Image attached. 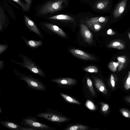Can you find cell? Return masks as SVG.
I'll return each instance as SVG.
<instances>
[{"mask_svg": "<svg viewBox=\"0 0 130 130\" xmlns=\"http://www.w3.org/2000/svg\"><path fill=\"white\" fill-rule=\"evenodd\" d=\"M0 123L3 126L12 130H24V126H22L15 122L10 121H2Z\"/></svg>", "mask_w": 130, "mask_h": 130, "instance_id": "cell-11", "label": "cell"}, {"mask_svg": "<svg viewBox=\"0 0 130 130\" xmlns=\"http://www.w3.org/2000/svg\"><path fill=\"white\" fill-rule=\"evenodd\" d=\"M125 99L127 101L130 103V96H126L125 98Z\"/></svg>", "mask_w": 130, "mask_h": 130, "instance_id": "cell-37", "label": "cell"}, {"mask_svg": "<svg viewBox=\"0 0 130 130\" xmlns=\"http://www.w3.org/2000/svg\"><path fill=\"white\" fill-rule=\"evenodd\" d=\"M50 81L61 85H73L76 83L75 79L69 78H56L52 79Z\"/></svg>", "mask_w": 130, "mask_h": 130, "instance_id": "cell-12", "label": "cell"}, {"mask_svg": "<svg viewBox=\"0 0 130 130\" xmlns=\"http://www.w3.org/2000/svg\"><path fill=\"white\" fill-rule=\"evenodd\" d=\"M86 106L89 109L91 110H95L96 107L94 103L91 101L87 100L85 104Z\"/></svg>", "mask_w": 130, "mask_h": 130, "instance_id": "cell-27", "label": "cell"}, {"mask_svg": "<svg viewBox=\"0 0 130 130\" xmlns=\"http://www.w3.org/2000/svg\"><path fill=\"white\" fill-rule=\"evenodd\" d=\"M81 34L85 41L91 44L93 41V35L88 27L83 24L80 25Z\"/></svg>", "mask_w": 130, "mask_h": 130, "instance_id": "cell-9", "label": "cell"}, {"mask_svg": "<svg viewBox=\"0 0 130 130\" xmlns=\"http://www.w3.org/2000/svg\"><path fill=\"white\" fill-rule=\"evenodd\" d=\"M16 2L23 9V10L26 11H28L29 10L26 4H24L20 0H12Z\"/></svg>", "mask_w": 130, "mask_h": 130, "instance_id": "cell-28", "label": "cell"}, {"mask_svg": "<svg viewBox=\"0 0 130 130\" xmlns=\"http://www.w3.org/2000/svg\"><path fill=\"white\" fill-rule=\"evenodd\" d=\"M101 110L104 113L106 112L109 108V105L103 102L101 103Z\"/></svg>", "mask_w": 130, "mask_h": 130, "instance_id": "cell-31", "label": "cell"}, {"mask_svg": "<svg viewBox=\"0 0 130 130\" xmlns=\"http://www.w3.org/2000/svg\"><path fill=\"white\" fill-rule=\"evenodd\" d=\"M8 25L7 17L3 9L1 6L0 8V30L3 31Z\"/></svg>", "mask_w": 130, "mask_h": 130, "instance_id": "cell-14", "label": "cell"}, {"mask_svg": "<svg viewBox=\"0 0 130 130\" xmlns=\"http://www.w3.org/2000/svg\"><path fill=\"white\" fill-rule=\"evenodd\" d=\"M18 56L22 59V62H18L13 59L11 60V61L22 68L27 69L32 73L43 77H45V74L43 70L30 58L21 54H19Z\"/></svg>", "mask_w": 130, "mask_h": 130, "instance_id": "cell-2", "label": "cell"}, {"mask_svg": "<svg viewBox=\"0 0 130 130\" xmlns=\"http://www.w3.org/2000/svg\"><path fill=\"white\" fill-rule=\"evenodd\" d=\"M106 18L103 17L93 18L87 21V22L93 23H103L106 21Z\"/></svg>", "mask_w": 130, "mask_h": 130, "instance_id": "cell-24", "label": "cell"}, {"mask_svg": "<svg viewBox=\"0 0 130 130\" xmlns=\"http://www.w3.org/2000/svg\"><path fill=\"white\" fill-rule=\"evenodd\" d=\"M92 77L94 80V84L98 90L105 94H106L107 93V90L103 80L96 77L93 76Z\"/></svg>", "mask_w": 130, "mask_h": 130, "instance_id": "cell-13", "label": "cell"}, {"mask_svg": "<svg viewBox=\"0 0 130 130\" xmlns=\"http://www.w3.org/2000/svg\"><path fill=\"white\" fill-rule=\"evenodd\" d=\"M36 116L53 122H62L68 120L66 118L61 116L53 110L50 108L47 109L44 112L38 113Z\"/></svg>", "mask_w": 130, "mask_h": 130, "instance_id": "cell-5", "label": "cell"}, {"mask_svg": "<svg viewBox=\"0 0 130 130\" xmlns=\"http://www.w3.org/2000/svg\"><path fill=\"white\" fill-rule=\"evenodd\" d=\"M65 0H49L42 4L38 11L39 15L43 16L61 10Z\"/></svg>", "mask_w": 130, "mask_h": 130, "instance_id": "cell-3", "label": "cell"}, {"mask_svg": "<svg viewBox=\"0 0 130 130\" xmlns=\"http://www.w3.org/2000/svg\"><path fill=\"white\" fill-rule=\"evenodd\" d=\"M90 28L94 31H99L101 28V25L99 23H93L87 22Z\"/></svg>", "mask_w": 130, "mask_h": 130, "instance_id": "cell-19", "label": "cell"}, {"mask_svg": "<svg viewBox=\"0 0 130 130\" xmlns=\"http://www.w3.org/2000/svg\"><path fill=\"white\" fill-rule=\"evenodd\" d=\"M21 38L26 44L31 48H36L43 45V43L41 40L39 41L28 40L23 36H21Z\"/></svg>", "mask_w": 130, "mask_h": 130, "instance_id": "cell-16", "label": "cell"}, {"mask_svg": "<svg viewBox=\"0 0 130 130\" xmlns=\"http://www.w3.org/2000/svg\"><path fill=\"white\" fill-rule=\"evenodd\" d=\"M69 51L75 56L82 59L94 60L96 59L93 56L78 49L71 48L69 50Z\"/></svg>", "mask_w": 130, "mask_h": 130, "instance_id": "cell-8", "label": "cell"}, {"mask_svg": "<svg viewBox=\"0 0 130 130\" xmlns=\"http://www.w3.org/2000/svg\"><path fill=\"white\" fill-rule=\"evenodd\" d=\"M88 127L85 126L78 125L72 126L69 127L66 130H85L88 129Z\"/></svg>", "mask_w": 130, "mask_h": 130, "instance_id": "cell-22", "label": "cell"}, {"mask_svg": "<svg viewBox=\"0 0 130 130\" xmlns=\"http://www.w3.org/2000/svg\"><path fill=\"white\" fill-rule=\"evenodd\" d=\"M86 82L87 87L89 91L92 95L94 96L95 95V93L93 88L92 82L90 78L88 77H87Z\"/></svg>", "mask_w": 130, "mask_h": 130, "instance_id": "cell-23", "label": "cell"}, {"mask_svg": "<svg viewBox=\"0 0 130 130\" xmlns=\"http://www.w3.org/2000/svg\"><path fill=\"white\" fill-rule=\"evenodd\" d=\"M124 87L126 90H128L130 88V71L128 72V75L126 80L125 83Z\"/></svg>", "mask_w": 130, "mask_h": 130, "instance_id": "cell-30", "label": "cell"}, {"mask_svg": "<svg viewBox=\"0 0 130 130\" xmlns=\"http://www.w3.org/2000/svg\"><path fill=\"white\" fill-rule=\"evenodd\" d=\"M4 61L3 60H1L0 61V69L1 70H2L4 67Z\"/></svg>", "mask_w": 130, "mask_h": 130, "instance_id": "cell-36", "label": "cell"}, {"mask_svg": "<svg viewBox=\"0 0 130 130\" xmlns=\"http://www.w3.org/2000/svg\"><path fill=\"white\" fill-rule=\"evenodd\" d=\"M120 112L124 117L130 119V111L128 110L122 108L120 110Z\"/></svg>", "mask_w": 130, "mask_h": 130, "instance_id": "cell-29", "label": "cell"}, {"mask_svg": "<svg viewBox=\"0 0 130 130\" xmlns=\"http://www.w3.org/2000/svg\"><path fill=\"white\" fill-rule=\"evenodd\" d=\"M20 124L23 126L31 128L34 130H52V127L39 121L35 117L28 116L23 118Z\"/></svg>", "mask_w": 130, "mask_h": 130, "instance_id": "cell-4", "label": "cell"}, {"mask_svg": "<svg viewBox=\"0 0 130 130\" xmlns=\"http://www.w3.org/2000/svg\"><path fill=\"white\" fill-rule=\"evenodd\" d=\"M128 36L129 37V39H130V33L129 32H128Z\"/></svg>", "mask_w": 130, "mask_h": 130, "instance_id": "cell-38", "label": "cell"}, {"mask_svg": "<svg viewBox=\"0 0 130 130\" xmlns=\"http://www.w3.org/2000/svg\"><path fill=\"white\" fill-rule=\"evenodd\" d=\"M110 83L113 88H115V82L114 77L113 74H111L110 78Z\"/></svg>", "mask_w": 130, "mask_h": 130, "instance_id": "cell-33", "label": "cell"}, {"mask_svg": "<svg viewBox=\"0 0 130 130\" xmlns=\"http://www.w3.org/2000/svg\"><path fill=\"white\" fill-rule=\"evenodd\" d=\"M42 28L45 32L47 30L52 31L59 36L65 37L66 35L64 32L58 26L51 23L43 22L41 24Z\"/></svg>", "mask_w": 130, "mask_h": 130, "instance_id": "cell-6", "label": "cell"}, {"mask_svg": "<svg viewBox=\"0 0 130 130\" xmlns=\"http://www.w3.org/2000/svg\"><path fill=\"white\" fill-rule=\"evenodd\" d=\"M13 71L17 77L20 80L24 81L29 88L37 91L46 90L45 85L39 80L31 75L22 73L16 69H13Z\"/></svg>", "mask_w": 130, "mask_h": 130, "instance_id": "cell-1", "label": "cell"}, {"mask_svg": "<svg viewBox=\"0 0 130 130\" xmlns=\"http://www.w3.org/2000/svg\"></svg>", "mask_w": 130, "mask_h": 130, "instance_id": "cell-39", "label": "cell"}, {"mask_svg": "<svg viewBox=\"0 0 130 130\" xmlns=\"http://www.w3.org/2000/svg\"><path fill=\"white\" fill-rule=\"evenodd\" d=\"M61 95L67 102L72 103L80 104V102L73 98L62 93H60Z\"/></svg>", "mask_w": 130, "mask_h": 130, "instance_id": "cell-20", "label": "cell"}, {"mask_svg": "<svg viewBox=\"0 0 130 130\" xmlns=\"http://www.w3.org/2000/svg\"><path fill=\"white\" fill-rule=\"evenodd\" d=\"M8 47V46L7 44H1L0 45V54L1 55Z\"/></svg>", "mask_w": 130, "mask_h": 130, "instance_id": "cell-32", "label": "cell"}, {"mask_svg": "<svg viewBox=\"0 0 130 130\" xmlns=\"http://www.w3.org/2000/svg\"><path fill=\"white\" fill-rule=\"evenodd\" d=\"M107 46L109 48H115L119 50L125 48L124 43L122 41L119 39L112 41L107 45Z\"/></svg>", "mask_w": 130, "mask_h": 130, "instance_id": "cell-15", "label": "cell"}, {"mask_svg": "<svg viewBox=\"0 0 130 130\" xmlns=\"http://www.w3.org/2000/svg\"><path fill=\"white\" fill-rule=\"evenodd\" d=\"M48 19L50 20H67L73 21V18L70 16L67 15L61 14L50 17Z\"/></svg>", "mask_w": 130, "mask_h": 130, "instance_id": "cell-17", "label": "cell"}, {"mask_svg": "<svg viewBox=\"0 0 130 130\" xmlns=\"http://www.w3.org/2000/svg\"><path fill=\"white\" fill-rule=\"evenodd\" d=\"M118 65V64L117 62L112 61L109 63L108 67L111 71L115 72L116 71Z\"/></svg>", "mask_w": 130, "mask_h": 130, "instance_id": "cell-25", "label": "cell"}, {"mask_svg": "<svg viewBox=\"0 0 130 130\" xmlns=\"http://www.w3.org/2000/svg\"><path fill=\"white\" fill-rule=\"evenodd\" d=\"M109 3V0H103L98 2L96 7L98 9H102L106 7Z\"/></svg>", "mask_w": 130, "mask_h": 130, "instance_id": "cell-21", "label": "cell"}, {"mask_svg": "<svg viewBox=\"0 0 130 130\" xmlns=\"http://www.w3.org/2000/svg\"><path fill=\"white\" fill-rule=\"evenodd\" d=\"M118 65L117 67L118 70L120 71L123 68L124 64L126 61V57L125 56H121L117 58Z\"/></svg>", "mask_w": 130, "mask_h": 130, "instance_id": "cell-18", "label": "cell"}, {"mask_svg": "<svg viewBox=\"0 0 130 130\" xmlns=\"http://www.w3.org/2000/svg\"><path fill=\"white\" fill-rule=\"evenodd\" d=\"M126 4V0H123L118 4L113 12V16L115 18L119 17L122 14L125 9Z\"/></svg>", "mask_w": 130, "mask_h": 130, "instance_id": "cell-10", "label": "cell"}, {"mask_svg": "<svg viewBox=\"0 0 130 130\" xmlns=\"http://www.w3.org/2000/svg\"><path fill=\"white\" fill-rule=\"evenodd\" d=\"M24 18L25 24L28 29L41 38H43V35L37 26L26 15H24Z\"/></svg>", "mask_w": 130, "mask_h": 130, "instance_id": "cell-7", "label": "cell"}, {"mask_svg": "<svg viewBox=\"0 0 130 130\" xmlns=\"http://www.w3.org/2000/svg\"><path fill=\"white\" fill-rule=\"evenodd\" d=\"M107 33L108 35L112 36L115 35L116 33L111 29H109L107 31Z\"/></svg>", "mask_w": 130, "mask_h": 130, "instance_id": "cell-35", "label": "cell"}, {"mask_svg": "<svg viewBox=\"0 0 130 130\" xmlns=\"http://www.w3.org/2000/svg\"><path fill=\"white\" fill-rule=\"evenodd\" d=\"M25 1L26 2V4L29 10L30 8L32 0H25Z\"/></svg>", "mask_w": 130, "mask_h": 130, "instance_id": "cell-34", "label": "cell"}, {"mask_svg": "<svg viewBox=\"0 0 130 130\" xmlns=\"http://www.w3.org/2000/svg\"><path fill=\"white\" fill-rule=\"evenodd\" d=\"M84 70L86 72L93 73H97L98 72V68L95 66H90L85 68Z\"/></svg>", "mask_w": 130, "mask_h": 130, "instance_id": "cell-26", "label": "cell"}]
</instances>
